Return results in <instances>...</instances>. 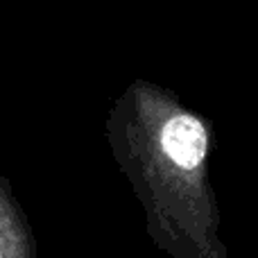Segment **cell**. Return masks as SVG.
Listing matches in <instances>:
<instances>
[{
	"label": "cell",
	"instance_id": "cell-1",
	"mask_svg": "<svg viewBox=\"0 0 258 258\" xmlns=\"http://www.w3.org/2000/svg\"><path fill=\"white\" fill-rule=\"evenodd\" d=\"M107 138L170 258H231L209 177L213 125L170 89L134 80L111 104Z\"/></svg>",
	"mask_w": 258,
	"mask_h": 258
},
{
	"label": "cell",
	"instance_id": "cell-2",
	"mask_svg": "<svg viewBox=\"0 0 258 258\" xmlns=\"http://www.w3.org/2000/svg\"><path fill=\"white\" fill-rule=\"evenodd\" d=\"M0 258H3V254H0Z\"/></svg>",
	"mask_w": 258,
	"mask_h": 258
}]
</instances>
